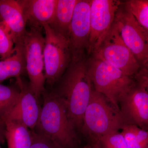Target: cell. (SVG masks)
<instances>
[{"label":"cell","instance_id":"30bf717a","mask_svg":"<svg viewBox=\"0 0 148 148\" xmlns=\"http://www.w3.org/2000/svg\"><path fill=\"white\" fill-rule=\"evenodd\" d=\"M90 1L78 0L75 7L69 28L68 38L71 63L84 58L87 50L90 33Z\"/></svg>","mask_w":148,"mask_h":148},{"label":"cell","instance_id":"7c38bea8","mask_svg":"<svg viewBox=\"0 0 148 148\" xmlns=\"http://www.w3.org/2000/svg\"><path fill=\"white\" fill-rule=\"evenodd\" d=\"M20 91L18 101L10 112L0 120L11 119L20 122L29 129L34 130L36 127L41 108L38 99L33 93L29 85L25 84L21 77L16 78Z\"/></svg>","mask_w":148,"mask_h":148},{"label":"cell","instance_id":"9c48e42d","mask_svg":"<svg viewBox=\"0 0 148 148\" xmlns=\"http://www.w3.org/2000/svg\"><path fill=\"white\" fill-rule=\"evenodd\" d=\"M120 4L119 1L115 0H90L88 54H93L103 42L114 22Z\"/></svg>","mask_w":148,"mask_h":148},{"label":"cell","instance_id":"cb8c5ba5","mask_svg":"<svg viewBox=\"0 0 148 148\" xmlns=\"http://www.w3.org/2000/svg\"><path fill=\"white\" fill-rule=\"evenodd\" d=\"M135 75L138 84L145 88L148 91V70L141 67Z\"/></svg>","mask_w":148,"mask_h":148},{"label":"cell","instance_id":"4316f807","mask_svg":"<svg viewBox=\"0 0 148 148\" xmlns=\"http://www.w3.org/2000/svg\"><path fill=\"white\" fill-rule=\"evenodd\" d=\"M142 67L145 68V69H147V70H148V61L147 62V64H146L145 65V66H144Z\"/></svg>","mask_w":148,"mask_h":148},{"label":"cell","instance_id":"44dd1931","mask_svg":"<svg viewBox=\"0 0 148 148\" xmlns=\"http://www.w3.org/2000/svg\"><path fill=\"white\" fill-rule=\"evenodd\" d=\"M97 141L102 148H128L123 136L119 131L104 135Z\"/></svg>","mask_w":148,"mask_h":148},{"label":"cell","instance_id":"d4e9b609","mask_svg":"<svg viewBox=\"0 0 148 148\" xmlns=\"http://www.w3.org/2000/svg\"><path fill=\"white\" fill-rule=\"evenodd\" d=\"M5 138V125L4 123L0 121V139L4 142Z\"/></svg>","mask_w":148,"mask_h":148},{"label":"cell","instance_id":"7402d4cb","mask_svg":"<svg viewBox=\"0 0 148 148\" xmlns=\"http://www.w3.org/2000/svg\"><path fill=\"white\" fill-rule=\"evenodd\" d=\"M14 52V44L7 30L0 24V59L9 57Z\"/></svg>","mask_w":148,"mask_h":148},{"label":"cell","instance_id":"7a4b0ae2","mask_svg":"<svg viewBox=\"0 0 148 148\" xmlns=\"http://www.w3.org/2000/svg\"><path fill=\"white\" fill-rule=\"evenodd\" d=\"M42 94L43 104L36 131L50 138L62 148L71 147L77 136L65 103L54 92L47 93L45 90Z\"/></svg>","mask_w":148,"mask_h":148},{"label":"cell","instance_id":"ffe728a7","mask_svg":"<svg viewBox=\"0 0 148 148\" xmlns=\"http://www.w3.org/2000/svg\"><path fill=\"white\" fill-rule=\"evenodd\" d=\"M124 7L148 34V0H129Z\"/></svg>","mask_w":148,"mask_h":148},{"label":"cell","instance_id":"52a82bcc","mask_svg":"<svg viewBox=\"0 0 148 148\" xmlns=\"http://www.w3.org/2000/svg\"><path fill=\"white\" fill-rule=\"evenodd\" d=\"M93 54V58L119 69L129 76L135 75L141 68L138 60L123 42L114 22Z\"/></svg>","mask_w":148,"mask_h":148},{"label":"cell","instance_id":"277c9868","mask_svg":"<svg viewBox=\"0 0 148 148\" xmlns=\"http://www.w3.org/2000/svg\"><path fill=\"white\" fill-rule=\"evenodd\" d=\"M88 68L95 90L120 111V101L135 85L131 77L105 61L94 58L88 64Z\"/></svg>","mask_w":148,"mask_h":148},{"label":"cell","instance_id":"5bb4252c","mask_svg":"<svg viewBox=\"0 0 148 148\" xmlns=\"http://www.w3.org/2000/svg\"><path fill=\"white\" fill-rule=\"evenodd\" d=\"M30 28L42 29L53 20L57 0H18Z\"/></svg>","mask_w":148,"mask_h":148},{"label":"cell","instance_id":"d6986e66","mask_svg":"<svg viewBox=\"0 0 148 148\" xmlns=\"http://www.w3.org/2000/svg\"><path fill=\"white\" fill-rule=\"evenodd\" d=\"M20 94L18 87L0 83V119L7 114L14 107Z\"/></svg>","mask_w":148,"mask_h":148},{"label":"cell","instance_id":"ac0fdd59","mask_svg":"<svg viewBox=\"0 0 148 148\" xmlns=\"http://www.w3.org/2000/svg\"><path fill=\"white\" fill-rule=\"evenodd\" d=\"M121 129L128 148H148V130L127 123Z\"/></svg>","mask_w":148,"mask_h":148},{"label":"cell","instance_id":"9a60e30c","mask_svg":"<svg viewBox=\"0 0 148 148\" xmlns=\"http://www.w3.org/2000/svg\"><path fill=\"white\" fill-rule=\"evenodd\" d=\"M1 121L4 124L5 138L8 148H30L32 142V130L17 121L7 119Z\"/></svg>","mask_w":148,"mask_h":148},{"label":"cell","instance_id":"5b68a950","mask_svg":"<svg viewBox=\"0 0 148 148\" xmlns=\"http://www.w3.org/2000/svg\"><path fill=\"white\" fill-rule=\"evenodd\" d=\"M42 29L30 28L22 41L26 72L29 79V87L38 99L45 91L44 48L45 38Z\"/></svg>","mask_w":148,"mask_h":148},{"label":"cell","instance_id":"484cf974","mask_svg":"<svg viewBox=\"0 0 148 148\" xmlns=\"http://www.w3.org/2000/svg\"><path fill=\"white\" fill-rule=\"evenodd\" d=\"M102 148L100 144L98 141H96V143H95V145L93 146V148Z\"/></svg>","mask_w":148,"mask_h":148},{"label":"cell","instance_id":"8fae6325","mask_svg":"<svg viewBox=\"0 0 148 148\" xmlns=\"http://www.w3.org/2000/svg\"><path fill=\"white\" fill-rule=\"evenodd\" d=\"M120 110L126 123L148 130V91L135 85L120 101Z\"/></svg>","mask_w":148,"mask_h":148},{"label":"cell","instance_id":"603a6c76","mask_svg":"<svg viewBox=\"0 0 148 148\" xmlns=\"http://www.w3.org/2000/svg\"><path fill=\"white\" fill-rule=\"evenodd\" d=\"M32 142L30 148H62L45 135L32 130Z\"/></svg>","mask_w":148,"mask_h":148},{"label":"cell","instance_id":"8992f818","mask_svg":"<svg viewBox=\"0 0 148 148\" xmlns=\"http://www.w3.org/2000/svg\"><path fill=\"white\" fill-rule=\"evenodd\" d=\"M43 28L45 34L44 59L46 82L52 86L71 61V54L66 36L55 32L48 24Z\"/></svg>","mask_w":148,"mask_h":148},{"label":"cell","instance_id":"6da1fadb","mask_svg":"<svg viewBox=\"0 0 148 148\" xmlns=\"http://www.w3.org/2000/svg\"><path fill=\"white\" fill-rule=\"evenodd\" d=\"M85 58L71 65L58 91L54 92L63 100L70 121L81 129L84 115L90 101L92 89Z\"/></svg>","mask_w":148,"mask_h":148},{"label":"cell","instance_id":"ba28073f","mask_svg":"<svg viewBox=\"0 0 148 148\" xmlns=\"http://www.w3.org/2000/svg\"><path fill=\"white\" fill-rule=\"evenodd\" d=\"M120 35L138 60L141 67L148 61V34L132 13L125 8H120L115 18Z\"/></svg>","mask_w":148,"mask_h":148},{"label":"cell","instance_id":"e0dca14e","mask_svg":"<svg viewBox=\"0 0 148 148\" xmlns=\"http://www.w3.org/2000/svg\"><path fill=\"white\" fill-rule=\"evenodd\" d=\"M78 1L57 0L53 20L49 25L55 32L67 38L75 7Z\"/></svg>","mask_w":148,"mask_h":148},{"label":"cell","instance_id":"3957f363","mask_svg":"<svg viewBox=\"0 0 148 148\" xmlns=\"http://www.w3.org/2000/svg\"><path fill=\"white\" fill-rule=\"evenodd\" d=\"M126 121L120 111L103 94L92 89L90 101L84 115L81 129L95 141L121 129Z\"/></svg>","mask_w":148,"mask_h":148},{"label":"cell","instance_id":"4fadbf2b","mask_svg":"<svg viewBox=\"0 0 148 148\" xmlns=\"http://www.w3.org/2000/svg\"><path fill=\"white\" fill-rule=\"evenodd\" d=\"M0 24L8 31L14 46L22 42L27 23L18 0H0Z\"/></svg>","mask_w":148,"mask_h":148},{"label":"cell","instance_id":"f1b7e54d","mask_svg":"<svg viewBox=\"0 0 148 148\" xmlns=\"http://www.w3.org/2000/svg\"><path fill=\"white\" fill-rule=\"evenodd\" d=\"M84 148H90V147H84Z\"/></svg>","mask_w":148,"mask_h":148},{"label":"cell","instance_id":"2e32d148","mask_svg":"<svg viewBox=\"0 0 148 148\" xmlns=\"http://www.w3.org/2000/svg\"><path fill=\"white\" fill-rule=\"evenodd\" d=\"M26 72L22 42L14 46V53L4 59H0V83L12 77L16 78Z\"/></svg>","mask_w":148,"mask_h":148},{"label":"cell","instance_id":"83f0119b","mask_svg":"<svg viewBox=\"0 0 148 148\" xmlns=\"http://www.w3.org/2000/svg\"><path fill=\"white\" fill-rule=\"evenodd\" d=\"M3 143L2 141L1 140V139H0V148H1V143Z\"/></svg>","mask_w":148,"mask_h":148}]
</instances>
